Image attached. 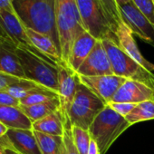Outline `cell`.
<instances>
[{"label": "cell", "mask_w": 154, "mask_h": 154, "mask_svg": "<svg viewBox=\"0 0 154 154\" xmlns=\"http://www.w3.org/2000/svg\"><path fill=\"white\" fill-rule=\"evenodd\" d=\"M16 15L25 27L49 36L60 51L55 23V0H11Z\"/></svg>", "instance_id": "obj_1"}, {"label": "cell", "mask_w": 154, "mask_h": 154, "mask_svg": "<svg viewBox=\"0 0 154 154\" xmlns=\"http://www.w3.org/2000/svg\"><path fill=\"white\" fill-rule=\"evenodd\" d=\"M55 23L62 63L67 67L73 43L86 31L76 0H55Z\"/></svg>", "instance_id": "obj_2"}, {"label": "cell", "mask_w": 154, "mask_h": 154, "mask_svg": "<svg viewBox=\"0 0 154 154\" xmlns=\"http://www.w3.org/2000/svg\"><path fill=\"white\" fill-rule=\"evenodd\" d=\"M103 45L109 56L113 74L126 80L142 83L154 90V73L139 64L127 54L119 43L112 39H104Z\"/></svg>", "instance_id": "obj_3"}, {"label": "cell", "mask_w": 154, "mask_h": 154, "mask_svg": "<svg viewBox=\"0 0 154 154\" xmlns=\"http://www.w3.org/2000/svg\"><path fill=\"white\" fill-rule=\"evenodd\" d=\"M131 126L125 117L115 112L107 104L94 119L88 131L98 144L101 154H105L113 142Z\"/></svg>", "instance_id": "obj_4"}, {"label": "cell", "mask_w": 154, "mask_h": 154, "mask_svg": "<svg viewBox=\"0 0 154 154\" xmlns=\"http://www.w3.org/2000/svg\"><path fill=\"white\" fill-rule=\"evenodd\" d=\"M15 52L26 79L58 94V64L43 59L26 48L16 47Z\"/></svg>", "instance_id": "obj_5"}, {"label": "cell", "mask_w": 154, "mask_h": 154, "mask_svg": "<svg viewBox=\"0 0 154 154\" xmlns=\"http://www.w3.org/2000/svg\"><path fill=\"white\" fill-rule=\"evenodd\" d=\"M106 105L104 102L79 81L68 113L72 125L88 130Z\"/></svg>", "instance_id": "obj_6"}, {"label": "cell", "mask_w": 154, "mask_h": 154, "mask_svg": "<svg viewBox=\"0 0 154 154\" xmlns=\"http://www.w3.org/2000/svg\"><path fill=\"white\" fill-rule=\"evenodd\" d=\"M76 3L85 30L90 35L99 41L112 39L118 42L100 0H76Z\"/></svg>", "instance_id": "obj_7"}, {"label": "cell", "mask_w": 154, "mask_h": 154, "mask_svg": "<svg viewBox=\"0 0 154 154\" xmlns=\"http://www.w3.org/2000/svg\"><path fill=\"white\" fill-rule=\"evenodd\" d=\"M0 36L12 43L17 47L26 48L43 59L52 62L32 45L26 33L25 26L17 16L3 8H0Z\"/></svg>", "instance_id": "obj_8"}, {"label": "cell", "mask_w": 154, "mask_h": 154, "mask_svg": "<svg viewBox=\"0 0 154 154\" xmlns=\"http://www.w3.org/2000/svg\"><path fill=\"white\" fill-rule=\"evenodd\" d=\"M124 24L131 33L154 47V24H152L131 1L119 7Z\"/></svg>", "instance_id": "obj_9"}, {"label": "cell", "mask_w": 154, "mask_h": 154, "mask_svg": "<svg viewBox=\"0 0 154 154\" xmlns=\"http://www.w3.org/2000/svg\"><path fill=\"white\" fill-rule=\"evenodd\" d=\"M80 83L86 86L103 102L108 104L117 93L119 88L126 81L115 74L99 76H78Z\"/></svg>", "instance_id": "obj_10"}, {"label": "cell", "mask_w": 154, "mask_h": 154, "mask_svg": "<svg viewBox=\"0 0 154 154\" xmlns=\"http://www.w3.org/2000/svg\"><path fill=\"white\" fill-rule=\"evenodd\" d=\"M0 146L19 154H42L33 130L9 129L7 135L0 138Z\"/></svg>", "instance_id": "obj_11"}, {"label": "cell", "mask_w": 154, "mask_h": 154, "mask_svg": "<svg viewBox=\"0 0 154 154\" xmlns=\"http://www.w3.org/2000/svg\"><path fill=\"white\" fill-rule=\"evenodd\" d=\"M78 76H99L113 74L112 64L102 41L96 43L91 54L76 71Z\"/></svg>", "instance_id": "obj_12"}, {"label": "cell", "mask_w": 154, "mask_h": 154, "mask_svg": "<svg viewBox=\"0 0 154 154\" xmlns=\"http://www.w3.org/2000/svg\"><path fill=\"white\" fill-rule=\"evenodd\" d=\"M79 79L78 75L66 66L58 67V95L60 112L63 117H69V110L76 94Z\"/></svg>", "instance_id": "obj_13"}, {"label": "cell", "mask_w": 154, "mask_h": 154, "mask_svg": "<svg viewBox=\"0 0 154 154\" xmlns=\"http://www.w3.org/2000/svg\"><path fill=\"white\" fill-rule=\"evenodd\" d=\"M145 101H154V90L142 83L126 80L111 102L138 104Z\"/></svg>", "instance_id": "obj_14"}, {"label": "cell", "mask_w": 154, "mask_h": 154, "mask_svg": "<svg viewBox=\"0 0 154 154\" xmlns=\"http://www.w3.org/2000/svg\"><path fill=\"white\" fill-rule=\"evenodd\" d=\"M12 43L0 36V72L26 79Z\"/></svg>", "instance_id": "obj_15"}, {"label": "cell", "mask_w": 154, "mask_h": 154, "mask_svg": "<svg viewBox=\"0 0 154 154\" xmlns=\"http://www.w3.org/2000/svg\"><path fill=\"white\" fill-rule=\"evenodd\" d=\"M98 40L90 35L87 31L78 36L71 49L67 67L76 72L84 61L93 51Z\"/></svg>", "instance_id": "obj_16"}, {"label": "cell", "mask_w": 154, "mask_h": 154, "mask_svg": "<svg viewBox=\"0 0 154 154\" xmlns=\"http://www.w3.org/2000/svg\"><path fill=\"white\" fill-rule=\"evenodd\" d=\"M116 35L118 38L119 45L127 54H129L133 60H135L145 69L154 72V63H150L143 57L134 40L133 34L126 25H122L119 27Z\"/></svg>", "instance_id": "obj_17"}, {"label": "cell", "mask_w": 154, "mask_h": 154, "mask_svg": "<svg viewBox=\"0 0 154 154\" xmlns=\"http://www.w3.org/2000/svg\"><path fill=\"white\" fill-rule=\"evenodd\" d=\"M25 29L32 45L42 54H44L54 63L58 65H63L60 51L55 43L49 36L28 27H25Z\"/></svg>", "instance_id": "obj_18"}, {"label": "cell", "mask_w": 154, "mask_h": 154, "mask_svg": "<svg viewBox=\"0 0 154 154\" xmlns=\"http://www.w3.org/2000/svg\"><path fill=\"white\" fill-rule=\"evenodd\" d=\"M0 121L9 129L33 130V122L22 112L19 106L0 105Z\"/></svg>", "instance_id": "obj_19"}, {"label": "cell", "mask_w": 154, "mask_h": 154, "mask_svg": "<svg viewBox=\"0 0 154 154\" xmlns=\"http://www.w3.org/2000/svg\"><path fill=\"white\" fill-rule=\"evenodd\" d=\"M33 130L49 135L63 136L64 132V124L60 110L33 122Z\"/></svg>", "instance_id": "obj_20"}, {"label": "cell", "mask_w": 154, "mask_h": 154, "mask_svg": "<svg viewBox=\"0 0 154 154\" xmlns=\"http://www.w3.org/2000/svg\"><path fill=\"white\" fill-rule=\"evenodd\" d=\"M19 107L22 112L27 116V118L32 122H35L60 110V101L59 99H57L45 103H38L27 106L20 105Z\"/></svg>", "instance_id": "obj_21"}, {"label": "cell", "mask_w": 154, "mask_h": 154, "mask_svg": "<svg viewBox=\"0 0 154 154\" xmlns=\"http://www.w3.org/2000/svg\"><path fill=\"white\" fill-rule=\"evenodd\" d=\"M125 119L131 125L144 121L154 120V101H145L138 103Z\"/></svg>", "instance_id": "obj_22"}, {"label": "cell", "mask_w": 154, "mask_h": 154, "mask_svg": "<svg viewBox=\"0 0 154 154\" xmlns=\"http://www.w3.org/2000/svg\"><path fill=\"white\" fill-rule=\"evenodd\" d=\"M34 134L42 154H58L63 143V136L49 135L36 131H34Z\"/></svg>", "instance_id": "obj_23"}, {"label": "cell", "mask_w": 154, "mask_h": 154, "mask_svg": "<svg viewBox=\"0 0 154 154\" xmlns=\"http://www.w3.org/2000/svg\"><path fill=\"white\" fill-rule=\"evenodd\" d=\"M46 89H48V88L35 83V82H33L28 79H25L21 83L11 85L5 91L8 92L11 95H13L15 98H17L20 101L21 99H23L32 94H35V93H37L40 91H44Z\"/></svg>", "instance_id": "obj_24"}, {"label": "cell", "mask_w": 154, "mask_h": 154, "mask_svg": "<svg viewBox=\"0 0 154 154\" xmlns=\"http://www.w3.org/2000/svg\"><path fill=\"white\" fill-rule=\"evenodd\" d=\"M100 2L105 10V13L110 20V23L114 33L116 34L119 27L122 25H125L122 20L120 8L116 0H100Z\"/></svg>", "instance_id": "obj_25"}, {"label": "cell", "mask_w": 154, "mask_h": 154, "mask_svg": "<svg viewBox=\"0 0 154 154\" xmlns=\"http://www.w3.org/2000/svg\"><path fill=\"white\" fill-rule=\"evenodd\" d=\"M72 134L74 145L79 154H87L92 140L88 130H85L77 126H72Z\"/></svg>", "instance_id": "obj_26"}, {"label": "cell", "mask_w": 154, "mask_h": 154, "mask_svg": "<svg viewBox=\"0 0 154 154\" xmlns=\"http://www.w3.org/2000/svg\"><path fill=\"white\" fill-rule=\"evenodd\" d=\"M64 124V132L63 135V143L58 154H79L77 150L72 134V123L69 117H63Z\"/></svg>", "instance_id": "obj_27"}, {"label": "cell", "mask_w": 154, "mask_h": 154, "mask_svg": "<svg viewBox=\"0 0 154 154\" xmlns=\"http://www.w3.org/2000/svg\"><path fill=\"white\" fill-rule=\"evenodd\" d=\"M59 99V95L57 93L46 89L44 91H40L35 94H32L23 99L20 100V105H34L38 103H45L48 102H52L54 100Z\"/></svg>", "instance_id": "obj_28"}, {"label": "cell", "mask_w": 154, "mask_h": 154, "mask_svg": "<svg viewBox=\"0 0 154 154\" xmlns=\"http://www.w3.org/2000/svg\"><path fill=\"white\" fill-rule=\"evenodd\" d=\"M136 8L154 24V5L152 0H131Z\"/></svg>", "instance_id": "obj_29"}, {"label": "cell", "mask_w": 154, "mask_h": 154, "mask_svg": "<svg viewBox=\"0 0 154 154\" xmlns=\"http://www.w3.org/2000/svg\"><path fill=\"white\" fill-rule=\"evenodd\" d=\"M108 105L118 114H120L122 117H126L129 113L131 112V111L135 108L137 104L135 103H116V102H111L108 103Z\"/></svg>", "instance_id": "obj_30"}, {"label": "cell", "mask_w": 154, "mask_h": 154, "mask_svg": "<svg viewBox=\"0 0 154 154\" xmlns=\"http://www.w3.org/2000/svg\"><path fill=\"white\" fill-rule=\"evenodd\" d=\"M23 80L25 79L19 78V77L13 76L10 74L0 72V91H5L11 85L21 83Z\"/></svg>", "instance_id": "obj_31"}, {"label": "cell", "mask_w": 154, "mask_h": 154, "mask_svg": "<svg viewBox=\"0 0 154 154\" xmlns=\"http://www.w3.org/2000/svg\"><path fill=\"white\" fill-rule=\"evenodd\" d=\"M0 105L18 107L20 106V101L7 91H0Z\"/></svg>", "instance_id": "obj_32"}, {"label": "cell", "mask_w": 154, "mask_h": 154, "mask_svg": "<svg viewBox=\"0 0 154 154\" xmlns=\"http://www.w3.org/2000/svg\"><path fill=\"white\" fill-rule=\"evenodd\" d=\"M0 8H3L12 14H15V10L12 5V1L11 0H0ZM17 16V15H16Z\"/></svg>", "instance_id": "obj_33"}, {"label": "cell", "mask_w": 154, "mask_h": 154, "mask_svg": "<svg viewBox=\"0 0 154 154\" xmlns=\"http://www.w3.org/2000/svg\"><path fill=\"white\" fill-rule=\"evenodd\" d=\"M87 154H101V151H100V149H99L98 144L93 139L91 140V142H90V145H89V149H88Z\"/></svg>", "instance_id": "obj_34"}, {"label": "cell", "mask_w": 154, "mask_h": 154, "mask_svg": "<svg viewBox=\"0 0 154 154\" xmlns=\"http://www.w3.org/2000/svg\"><path fill=\"white\" fill-rule=\"evenodd\" d=\"M8 130H9V128L7 125H5L1 121H0V138H2L5 135H7Z\"/></svg>", "instance_id": "obj_35"}, {"label": "cell", "mask_w": 154, "mask_h": 154, "mask_svg": "<svg viewBox=\"0 0 154 154\" xmlns=\"http://www.w3.org/2000/svg\"><path fill=\"white\" fill-rule=\"evenodd\" d=\"M131 1V0H116V2H117V4H118L119 7L123 6V5H125V4H128V3H130Z\"/></svg>", "instance_id": "obj_36"}, {"label": "cell", "mask_w": 154, "mask_h": 154, "mask_svg": "<svg viewBox=\"0 0 154 154\" xmlns=\"http://www.w3.org/2000/svg\"><path fill=\"white\" fill-rule=\"evenodd\" d=\"M4 154H19V153H17L15 150L10 149H4Z\"/></svg>", "instance_id": "obj_37"}, {"label": "cell", "mask_w": 154, "mask_h": 154, "mask_svg": "<svg viewBox=\"0 0 154 154\" xmlns=\"http://www.w3.org/2000/svg\"><path fill=\"white\" fill-rule=\"evenodd\" d=\"M0 154H4V149L0 146Z\"/></svg>", "instance_id": "obj_38"}, {"label": "cell", "mask_w": 154, "mask_h": 154, "mask_svg": "<svg viewBox=\"0 0 154 154\" xmlns=\"http://www.w3.org/2000/svg\"><path fill=\"white\" fill-rule=\"evenodd\" d=\"M152 3H153V5H154V0H152Z\"/></svg>", "instance_id": "obj_39"}]
</instances>
